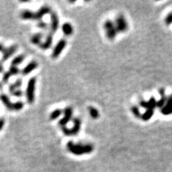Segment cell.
<instances>
[{"label":"cell","instance_id":"obj_33","mask_svg":"<svg viewBox=\"0 0 172 172\" xmlns=\"http://www.w3.org/2000/svg\"><path fill=\"white\" fill-rule=\"evenodd\" d=\"M3 70H4V67H3L2 64H1V63H0V73H1V72H2Z\"/></svg>","mask_w":172,"mask_h":172},{"label":"cell","instance_id":"obj_10","mask_svg":"<svg viewBox=\"0 0 172 172\" xmlns=\"http://www.w3.org/2000/svg\"><path fill=\"white\" fill-rule=\"evenodd\" d=\"M20 72L19 69L17 67H14V66H11L9 69L8 71H7L6 72H4V74L2 76V82L4 83H8L9 80L12 76L14 75H18Z\"/></svg>","mask_w":172,"mask_h":172},{"label":"cell","instance_id":"obj_4","mask_svg":"<svg viewBox=\"0 0 172 172\" xmlns=\"http://www.w3.org/2000/svg\"><path fill=\"white\" fill-rule=\"evenodd\" d=\"M104 29L106 34V37L108 40H113L116 38L117 35V30L114 22L111 20H106L104 23Z\"/></svg>","mask_w":172,"mask_h":172},{"label":"cell","instance_id":"obj_20","mask_svg":"<svg viewBox=\"0 0 172 172\" xmlns=\"http://www.w3.org/2000/svg\"><path fill=\"white\" fill-rule=\"evenodd\" d=\"M0 100H1V103L4 104V105L5 107H7L8 108V110H10L11 106H12V103L11 102L10 97H9L8 95H7L6 94H1L0 95Z\"/></svg>","mask_w":172,"mask_h":172},{"label":"cell","instance_id":"obj_8","mask_svg":"<svg viewBox=\"0 0 172 172\" xmlns=\"http://www.w3.org/2000/svg\"><path fill=\"white\" fill-rule=\"evenodd\" d=\"M51 9L48 6H43L39 10L38 12H34V19L33 20H37V21H41L42 19L44 17L45 15L51 14Z\"/></svg>","mask_w":172,"mask_h":172},{"label":"cell","instance_id":"obj_24","mask_svg":"<svg viewBox=\"0 0 172 172\" xmlns=\"http://www.w3.org/2000/svg\"><path fill=\"white\" fill-rule=\"evenodd\" d=\"M154 114V110H146L145 113L141 115V118L143 121H147L152 118Z\"/></svg>","mask_w":172,"mask_h":172},{"label":"cell","instance_id":"obj_30","mask_svg":"<svg viewBox=\"0 0 172 172\" xmlns=\"http://www.w3.org/2000/svg\"><path fill=\"white\" fill-rule=\"evenodd\" d=\"M11 94H12L13 96H15V97H22V96L23 95V92L21 91V90L19 89L14 91V92L12 93Z\"/></svg>","mask_w":172,"mask_h":172},{"label":"cell","instance_id":"obj_22","mask_svg":"<svg viewBox=\"0 0 172 172\" xmlns=\"http://www.w3.org/2000/svg\"><path fill=\"white\" fill-rule=\"evenodd\" d=\"M88 111H89V114L91 117L93 119H97L100 117V113L99 111L95 108L93 106L88 107Z\"/></svg>","mask_w":172,"mask_h":172},{"label":"cell","instance_id":"obj_7","mask_svg":"<svg viewBox=\"0 0 172 172\" xmlns=\"http://www.w3.org/2000/svg\"><path fill=\"white\" fill-rule=\"evenodd\" d=\"M66 45H67V41H66L65 39H61L58 41V42L57 43L56 45L54 47L53 51L52 52V58L57 59V57L61 55L62 52L64 50V49L65 48Z\"/></svg>","mask_w":172,"mask_h":172},{"label":"cell","instance_id":"obj_29","mask_svg":"<svg viewBox=\"0 0 172 172\" xmlns=\"http://www.w3.org/2000/svg\"><path fill=\"white\" fill-rule=\"evenodd\" d=\"M165 23L166 25H170L172 24V12L169 14L165 18Z\"/></svg>","mask_w":172,"mask_h":172},{"label":"cell","instance_id":"obj_14","mask_svg":"<svg viewBox=\"0 0 172 172\" xmlns=\"http://www.w3.org/2000/svg\"><path fill=\"white\" fill-rule=\"evenodd\" d=\"M161 112L164 116L172 114V95L167 97L166 103L165 105L161 109Z\"/></svg>","mask_w":172,"mask_h":172},{"label":"cell","instance_id":"obj_25","mask_svg":"<svg viewBox=\"0 0 172 172\" xmlns=\"http://www.w3.org/2000/svg\"><path fill=\"white\" fill-rule=\"evenodd\" d=\"M63 113V111H62V110L57 108V109L54 110V111L51 113L50 115H49V119H50L51 120H56V119L58 118L61 116Z\"/></svg>","mask_w":172,"mask_h":172},{"label":"cell","instance_id":"obj_12","mask_svg":"<svg viewBox=\"0 0 172 172\" xmlns=\"http://www.w3.org/2000/svg\"><path fill=\"white\" fill-rule=\"evenodd\" d=\"M140 105L146 110H154V108L157 107V101L154 97H151L148 101L141 100L140 102Z\"/></svg>","mask_w":172,"mask_h":172},{"label":"cell","instance_id":"obj_9","mask_svg":"<svg viewBox=\"0 0 172 172\" xmlns=\"http://www.w3.org/2000/svg\"><path fill=\"white\" fill-rule=\"evenodd\" d=\"M60 26V19L58 15L55 12H52L50 14V30L52 33H55Z\"/></svg>","mask_w":172,"mask_h":172},{"label":"cell","instance_id":"obj_18","mask_svg":"<svg viewBox=\"0 0 172 172\" xmlns=\"http://www.w3.org/2000/svg\"><path fill=\"white\" fill-rule=\"evenodd\" d=\"M20 17L24 20H33L34 12L29 10H23L20 13Z\"/></svg>","mask_w":172,"mask_h":172},{"label":"cell","instance_id":"obj_17","mask_svg":"<svg viewBox=\"0 0 172 172\" xmlns=\"http://www.w3.org/2000/svg\"><path fill=\"white\" fill-rule=\"evenodd\" d=\"M44 38V34L42 32H38L32 35L30 38V42L33 45H40L42 43V40Z\"/></svg>","mask_w":172,"mask_h":172},{"label":"cell","instance_id":"obj_19","mask_svg":"<svg viewBox=\"0 0 172 172\" xmlns=\"http://www.w3.org/2000/svg\"><path fill=\"white\" fill-rule=\"evenodd\" d=\"M22 79H17L15 83H12V84H10V86H9V92H10V93H12L14 91H17V90H19L20 87L22 86Z\"/></svg>","mask_w":172,"mask_h":172},{"label":"cell","instance_id":"obj_6","mask_svg":"<svg viewBox=\"0 0 172 172\" xmlns=\"http://www.w3.org/2000/svg\"><path fill=\"white\" fill-rule=\"evenodd\" d=\"M64 116L59 120L58 124L60 127L66 126V125L69 123L72 118V114H73V110L72 107H66L63 111Z\"/></svg>","mask_w":172,"mask_h":172},{"label":"cell","instance_id":"obj_5","mask_svg":"<svg viewBox=\"0 0 172 172\" xmlns=\"http://www.w3.org/2000/svg\"><path fill=\"white\" fill-rule=\"evenodd\" d=\"M115 26H116V30L118 32H126L128 29V24L126 19L123 15H119L116 17V21H115Z\"/></svg>","mask_w":172,"mask_h":172},{"label":"cell","instance_id":"obj_28","mask_svg":"<svg viewBox=\"0 0 172 172\" xmlns=\"http://www.w3.org/2000/svg\"><path fill=\"white\" fill-rule=\"evenodd\" d=\"M37 26H38V27H39L40 29H44V30L47 29V28H48L47 23L45 22L42 21V20H41V21L39 22L38 23V24H37Z\"/></svg>","mask_w":172,"mask_h":172},{"label":"cell","instance_id":"obj_32","mask_svg":"<svg viewBox=\"0 0 172 172\" xmlns=\"http://www.w3.org/2000/svg\"><path fill=\"white\" fill-rule=\"evenodd\" d=\"M4 49V45H3L2 44H0V52H3Z\"/></svg>","mask_w":172,"mask_h":172},{"label":"cell","instance_id":"obj_27","mask_svg":"<svg viewBox=\"0 0 172 172\" xmlns=\"http://www.w3.org/2000/svg\"><path fill=\"white\" fill-rule=\"evenodd\" d=\"M166 100H167V97H166V95H162L161 96V98L160 100H158L157 101V107L159 108H162L166 104Z\"/></svg>","mask_w":172,"mask_h":172},{"label":"cell","instance_id":"obj_2","mask_svg":"<svg viewBox=\"0 0 172 172\" xmlns=\"http://www.w3.org/2000/svg\"><path fill=\"white\" fill-rule=\"evenodd\" d=\"M36 82V77H32L29 79L27 83V86L26 88V98H27V103L29 104H32L35 101Z\"/></svg>","mask_w":172,"mask_h":172},{"label":"cell","instance_id":"obj_1","mask_svg":"<svg viewBox=\"0 0 172 172\" xmlns=\"http://www.w3.org/2000/svg\"><path fill=\"white\" fill-rule=\"evenodd\" d=\"M67 148L68 151L75 156H82L92 153L94 150V146L91 143H75L72 141H70L67 143Z\"/></svg>","mask_w":172,"mask_h":172},{"label":"cell","instance_id":"obj_26","mask_svg":"<svg viewBox=\"0 0 172 172\" xmlns=\"http://www.w3.org/2000/svg\"><path fill=\"white\" fill-rule=\"evenodd\" d=\"M131 112L133 113V114L134 115V116L136 118H141L142 114H141L140 109L136 105H134L133 107H131Z\"/></svg>","mask_w":172,"mask_h":172},{"label":"cell","instance_id":"obj_13","mask_svg":"<svg viewBox=\"0 0 172 172\" xmlns=\"http://www.w3.org/2000/svg\"><path fill=\"white\" fill-rule=\"evenodd\" d=\"M52 43H53V33L52 32H49L47 35L46 36L45 40V42H42L41 44L39 45V47L41 48L42 49H44V50H46V49H49L51 47V46L52 45Z\"/></svg>","mask_w":172,"mask_h":172},{"label":"cell","instance_id":"obj_16","mask_svg":"<svg viewBox=\"0 0 172 172\" xmlns=\"http://www.w3.org/2000/svg\"><path fill=\"white\" fill-rule=\"evenodd\" d=\"M62 32L65 36H70L73 33V27L70 22H65L62 25Z\"/></svg>","mask_w":172,"mask_h":172},{"label":"cell","instance_id":"obj_31","mask_svg":"<svg viewBox=\"0 0 172 172\" xmlns=\"http://www.w3.org/2000/svg\"><path fill=\"white\" fill-rule=\"evenodd\" d=\"M4 125V119L1 118V119H0V131H1V130H2Z\"/></svg>","mask_w":172,"mask_h":172},{"label":"cell","instance_id":"obj_23","mask_svg":"<svg viewBox=\"0 0 172 172\" xmlns=\"http://www.w3.org/2000/svg\"><path fill=\"white\" fill-rule=\"evenodd\" d=\"M24 104L23 102L22 101H17L15 103H12V106L10 111H19L24 108Z\"/></svg>","mask_w":172,"mask_h":172},{"label":"cell","instance_id":"obj_11","mask_svg":"<svg viewBox=\"0 0 172 172\" xmlns=\"http://www.w3.org/2000/svg\"><path fill=\"white\" fill-rule=\"evenodd\" d=\"M18 46L17 45H10V47L6 48V49H4L2 54V58H1V60L3 62L7 61L10 57L13 55L16 52Z\"/></svg>","mask_w":172,"mask_h":172},{"label":"cell","instance_id":"obj_15","mask_svg":"<svg viewBox=\"0 0 172 172\" xmlns=\"http://www.w3.org/2000/svg\"><path fill=\"white\" fill-rule=\"evenodd\" d=\"M38 67V63L36 61L33 60V61H31L30 63H28L25 67L24 68V69L22 70V74L24 76L29 75V73L32 72V71L35 70V69H37V68Z\"/></svg>","mask_w":172,"mask_h":172},{"label":"cell","instance_id":"obj_21","mask_svg":"<svg viewBox=\"0 0 172 172\" xmlns=\"http://www.w3.org/2000/svg\"><path fill=\"white\" fill-rule=\"evenodd\" d=\"M25 59V56L24 55H19L17 57H15L11 62V66L14 67H17V65L21 64Z\"/></svg>","mask_w":172,"mask_h":172},{"label":"cell","instance_id":"obj_3","mask_svg":"<svg viewBox=\"0 0 172 172\" xmlns=\"http://www.w3.org/2000/svg\"><path fill=\"white\" fill-rule=\"evenodd\" d=\"M81 120L79 118H75L73 119V126L71 128H68L67 126L62 127V131L65 136H75L80 132L81 128Z\"/></svg>","mask_w":172,"mask_h":172}]
</instances>
